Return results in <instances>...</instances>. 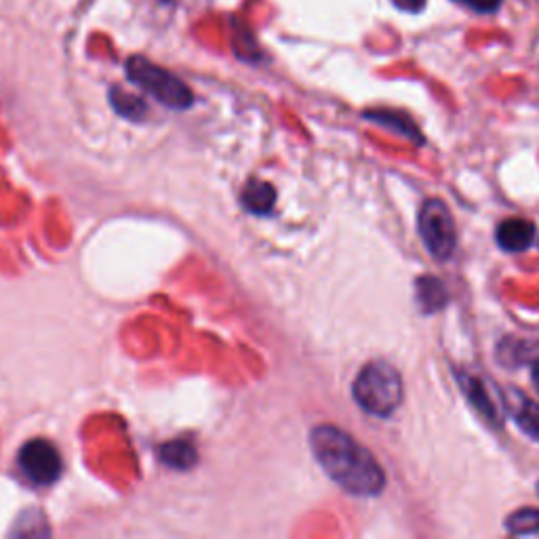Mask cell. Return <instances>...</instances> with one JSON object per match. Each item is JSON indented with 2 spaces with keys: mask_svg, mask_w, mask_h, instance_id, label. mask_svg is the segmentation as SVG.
I'll list each match as a JSON object with an SVG mask.
<instances>
[{
  "mask_svg": "<svg viewBox=\"0 0 539 539\" xmlns=\"http://www.w3.org/2000/svg\"><path fill=\"white\" fill-rule=\"evenodd\" d=\"M310 449L327 476L356 497L379 495L386 487L384 468L375 455L342 428L321 424L310 432Z\"/></svg>",
  "mask_w": 539,
  "mask_h": 539,
  "instance_id": "6da1fadb",
  "label": "cell"
},
{
  "mask_svg": "<svg viewBox=\"0 0 539 539\" xmlns=\"http://www.w3.org/2000/svg\"><path fill=\"white\" fill-rule=\"evenodd\" d=\"M352 396L356 405L369 415L390 417L403 405V377L386 361H371L352 384Z\"/></svg>",
  "mask_w": 539,
  "mask_h": 539,
  "instance_id": "7a4b0ae2",
  "label": "cell"
},
{
  "mask_svg": "<svg viewBox=\"0 0 539 539\" xmlns=\"http://www.w3.org/2000/svg\"><path fill=\"white\" fill-rule=\"evenodd\" d=\"M127 76L131 83L173 110H186L194 102V95L184 81H179L169 70L152 64L146 57H131L127 62Z\"/></svg>",
  "mask_w": 539,
  "mask_h": 539,
  "instance_id": "3957f363",
  "label": "cell"
},
{
  "mask_svg": "<svg viewBox=\"0 0 539 539\" xmlns=\"http://www.w3.org/2000/svg\"><path fill=\"white\" fill-rule=\"evenodd\" d=\"M417 228L428 253L438 259V262H447L457 245L455 224L447 205L438 201V198L426 201L422 209H419Z\"/></svg>",
  "mask_w": 539,
  "mask_h": 539,
  "instance_id": "277c9868",
  "label": "cell"
},
{
  "mask_svg": "<svg viewBox=\"0 0 539 539\" xmlns=\"http://www.w3.org/2000/svg\"><path fill=\"white\" fill-rule=\"evenodd\" d=\"M17 464L28 481L38 487L53 485L64 470L62 455H59L55 445L45 441V438H34V441H28L19 449Z\"/></svg>",
  "mask_w": 539,
  "mask_h": 539,
  "instance_id": "5b68a950",
  "label": "cell"
},
{
  "mask_svg": "<svg viewBox=\"0 0 539 539\" xmlns=\"http://www.w3.org/2000/svg\"><path fill=\"white\" fill-rule=\"evenodd\" d=\"M495 241L506 253H523L535 243V226L523 217L506 219L497 226Z\"/></svg>",
  "mask_w": 539,
  "mask_h": 539,
  "instance_id": "8992f818",
  "label": "cell"
},
{
  "mask_svg": "<svg viewBox=\"0 0 539 539\" xmlns=\"http://www.w3.org/2000/svg\"><path fill=\"white\" fill-rule=\"evenodd\" d=\"M274 201H276V192L266 182L251 179V182L243 188V207L255 215L270 213L274 207Z\"/></svg>",
  "mask_w": 539,
  "mask_h": 539,
  "instance_id": "52a82bcc",
  "label": "cell"
},
{
  "mask_svg": "<svg viewBox=\"0 0 539 539\" xmlns=\"http://www.w3.org/2000/svg\"><path fill=\"white\" fill-rule=\"evenodd\" d=\"M158 457H161V462L167 464L169 468H177V470H188L196 464V449L192 443L188 441H171L165 443L161 449H158Z\"/></svg>",
  "mask_w": 539,
  "mask_h": 539,
  "instance_id": "ba28073f",
  "label": "cell"
},
{
  "mask_svg": "<svg viewBox=\"0 0 539 539\" xmlns=\"http://www.w3.org/2000/svg\"><path fill=\"white\" fill-rule=\"evenodd\" d=\"M516 424L523 428L535 441H539V405L527 396H518V405H514Z\"/></svg>",
  "mask_w": 539,
  "mask_h": 539,
  "instance_id": "9c48e42d",
  "label": "cell"
},
{
  "mask_svg": "<svg viewBox=\"0 0 539 539\" xmlns=\"http://www.w3.org/2000/svg\"><path fill=\"white\" fill-rule=\"evenodd\" d=\"M506 529L514 535L539 533V508H521L506 518Z\"/></svg>",
  "mask_w": 539,
  "mask_h": 539,
  "instance_id": "30bf717a",
  "label": "cell"
},
{
  "mask_svg": "<svg viewBox=\"0 0 539 539\" xmlns=\"http://www.w3.org/2000/svg\"><path fill=\"white\" fill-rule=\"evenodd\" d=\"M417 295H419V304L424 306L426 312H434L445 304V289L441 285V281H436V278H422V281H417Z\"/></svg>",
  "mask_w": 539,
  "mask_h": 539,
  "instance_id": "8fae6325",
  "label": "cell"
},
{
  "mask_svg": "<svg viewBox=\"0 0 539 539\" xmlns=\"http://www.w3.org/2000/svg\"><path fill=\"white\" fill-rule=\"evenodd\" d=\"M367 118L369 121H375L379 125L384 127H390L394 131H398L401 135H407L411 139H415V142L419 144V137H417V129L413 123L407 121V116L403 114H394V112H388V110H382V112H367Z\"/></svg>",
  "mask_w": 539,
  "mask_h": 539,
  "instance_id": "7c38bea8",
  "label": "cell"
},
{
  "mask_svg": "<svg viewBox=\"0 0 539 539\" xmlns=\"http://www.w3.org/2000/svg\"><path fill=\"white\" fill-rule=\"evenodd\" d=\"M110 102H112V106L116 108L118 114H123L127 118H142L146 114V104L142 102V99L127 93V91L112 89Z\"/></svg>",
  "mask_w": 539,
  "mask_h": 539,
  "instance_id": "4fadbf2b",
  "label": "cell"
},
{
  "mask_svg": "<svg viewBox=\"0 0 539 539\" xmlns=\"http://www.w3.org/2000/svg\"><path fill=\"white\" fill-rule=\"evenodd\" d=\"M459 384H462V390H464V392H466V396L470 398V403H472V405H474L478 411H483V413H485L489 419H493V422H495V419H497V413H495V409L491 407V401H489V398L485 396L483 386L478 384L474 377H459Z\"/></svg>",
  "mask_w": 539,
  "mask_h": 539,
  "instance_id": "5bb4252c",
  "label": "cell"
},
{
  "mask_svg": "<svg viewBox=\"0 0 539 539\" xmlns=\"http://www.w3.org/2000/svg\"><path fill=\"white\" fill-rule=\"evenodd\" d=\"M455 3L464 5L476 13H493L502 7L504 0H455Z\"/></svg>",
  "mask_w": 539,
  "mask_h": 539,
  "instance_id": "9a60e30c",
  "label": "cell"
},
{
  "mask_svg": "<svg viewBox=\"0 0 539 539\" xmlns=\"http://www.w3.org/2000/svg\"><path fill=\"white\" fill-rule=\"evenodd\" d=\"M392 5L398 7L401 11H409V13H417V11H422L424 5H426V0H392Z\"/></svg>",
  "mask_w": 539,
  "mask_h": 539,
  "instance_id": "2e32d148",
  "label": "cell"
},
{
  "mask_svg": "<svg viewBox=\"0 0 539 539\" xmlns=\"http://www.w3.org/2000/svg\"><path fill=\"white\" fill-rule=\"evenodd\" d=\"M533 382H535V386L539 390V363H535V367H533Z\"/></svg>",
  "mask_w": 539,
  "mask_h": 539,
  "instance_id": "e0dca14e",
  "label": "cell"
},
{
  "mask_svg": "<svg viewBox=\"0 0 539 539\" xmlns=\"http://www.w3.org/2000/svg\"><path fill=\"white\" fill-rule=\"evenodd\" d=\"M537 495H539V483H537Z\"/></svg>",
  "mask_w": 539,
  "mask_h": 539,
  "instance_id": "ac0fdd59",
  "label": "cell"
}]
</instances>
